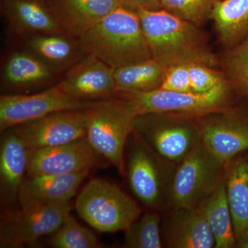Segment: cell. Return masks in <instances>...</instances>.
I'll use <instances>...</instances> for the list:
<instances>
[{
	"label": "cell",
	"mask_w": 248,
	"mask_h": 248,
	"mask_svg": "<svg viewBox=\"0 0 248 248\" xmlns=\"http://www.w3.org/2000/svg\"><path fill=\"white\" fill-rule=\"evenodd\" d=\"M136 12L152 58L166 68L192 63L215 64V57L196 24L164 9H139Z\"/></svg>",
	"instance_id": "1"
},
{
	"label": "cell",
	"mask_w": 248,
	"mask_h": 248,
	"mask_svg": "<svg viewBox=\"0 0 248 248\" xmlns=\"http://www.w3.org/2000/svg\"><path fill=\"white\" fill-rule=\"evenodd\" d=\"M86 54L113 69L152 58L138 13L123 6L108 14L79 37Z\"/></svg>",
	"instance_id": "2"
},
{
	"label": "cell",
	"mask_w": 248,
	"mask_h": 248,
	"mask_svg": "<svg viewBox=\"0 0 248 248\" xmlns=\"http://www.w3.org/2000/svg\"><path fill=\"white\" fill-rule=\"evenodd\" d=\"M116 97L128 103L135 117L166 113L193 119L232 109L231 85L227 81L204 93L173 92L158 89L148 92L121 93Z\"/></svg>",
	"instance_id": "3"
},
{
	"label": "cell",
	"mask_w": 248,
	"mask_h": 248,
	"mask_svg": "<svg viewBox=\"0 0 248 248\" xmlns=\"http://www.w3.org/2000/svg\"><path fill=\"white\" fill-rule=\"evenodd\" d=\"M128 103L116 97L98 101L86 109V138L94 151L121 174L125 171L124 152L133 133L135 119Z\"/></svg>",
	"instance_id": "4"
},
{
	"label": "cell",
	"mask_w": 248,
	"mask_h": 248,
	"mask_svg": "<svg viewBox=\"0 0 248 248\" xmlns=\"http://www.w3.org/2000/svg\"><path fill=\"white\" fill-rule=\"evenodd\" d=\"M75 208L86 223L103 233L125 231L141 213L138 203L119 186L100 179L86 184Z\"/></svg>",
	"instance_id": "5"
},
{
	"label": "cell",
	"mask_w": 248,
	"mask_h": 248,
	"mask_svg": "<svg viewBox=\"0 0 248 248\" xmlns=\"http://www.w3.org/2000/svg\"><path fill=\"white\" fill-rule=\"evenodd\" d=\"M176 166L161 157L138 135L128 153L125 167L134 195L152 210L169 206Z\"/></svg>",
	"instance_id": "6"
},
{
	"label": "cell",
	"mask_w": 248,
	"mask_h": 248,
	"mask_svg": "<svg viewBox=\"0 0 248 248\" xmlns=\"http://www.w3.org/2000/svg\"><path fill=\"white\" fill-rule=\"evenodd\" d=\"M226 166L202 143L176 166L170 206H200L224 181Z\"/></svg>",
	"instance_id": "7"
},
{
	"label": "cell",
	"mask_w": 248,
	"mask_h": 248,
	"mask_svg": "<svg viewBox=\"0 0 248 248\" xmlns=\"http://www.w3.org/2000/svg\"><path fill=\"white\" fill-rule=\"evenodd\" d=\"M190 119L166 113L139 115L133 133L161 157L177 164L202 143L200 124Z\"/></svg>",
	"instance_id": "8"
},
{
	"label": "cell",
	"mask_w": 248,
	"mask_h": 248,
	"mask_svg": "<svg viewBox=\"0 0 248 248\" xmlns=\"http://www.w3.org/2000/svg\"><path fill=\"white\" fill-rule=\"evenodd\" d=\"M71 203L40 205L8 210L0 224V247L20 248L52 235L71 213Z\"/></svg>",
	"instance_id": "9"
},
{
	"label": "cell",
	"mask_w": 248,
	"mask_h": 248,
	"mask_svg": "<svg viewBox=\"0 0 248 248\" xmlns=\"http://www.w3.org/2000/svg\"><path fill=\"white\" fill-rule=\"evenodd\" d=\"M79 100L58 84L34 94H7L0 97L1 132L62 111L84 110L97 103Z\"/></svg>",
	"instance_id": "10"
},
{
	"label": "cell",
	"mask_w": 248,
	"mask_h": 248,
	"mask_svg": "<svg viewBox=\"0 0 248 248\" xmlns=\"http://www.w3.org/2000/svg\"><path fill=\"white\" fill-rule=\"evenodd\" d=\"M200 122L202 144L224 164L248 151V113L232 108Z\"/></svg>",
	"instance_id": "11"
},
{
	"label": "cell",
	"mask_w": 248,
	"mask_h": 248,
	"mask_svg": "<svg viewBox=\"0 0 248 248\" xmlns=\"http://www.w3.org/2000/svg\"><path fill=\"white\" fill-rule=\"evenodd\" d=\"M12 128L28 149L60 146L86 137V109L55 112Z\"/></svg>",
	"instance_id": "12"
},
{
	"label": "cell",
	"mask_w": 248,
	"mask_h": 248,
	"mask_svg": "<svg viewBox=\"0 0 248 248\" xmlns=\"http://www.w3.org/2000/svg\"><path fill=\"white\" fill-rule=\"evenodd\" d=\"M114 73L100 59L86 54L67 69L58 83L67 94L79 100H107L117 95Z\"/></svg>",
	"instance_id": "13"
},
{
	"label": "cell",
	"mask_w": 248,
	"mask_h": 248,
	"mask_svg": "<svg viewBox=\"0 0 248 248\" xmlns=\"http://www.w3.org/2000/svg\"><path fill=\"white\" fill-rule=\"evenodd\" d=\"M98 155L86 138L60 146L29 149L27 176L68 174L91 170Z\"/></svg>",
	"instance_id": "14"
},
{
	"label": "cell",
	"mask_w": 248,
	"mask_h": 248,
	"mask_svg": "<svg viewBox=\"0 0 248 248\" xmlns=\"http://www.w3.org/2000/svg\"><path fill=\"white\" fill-rule=\"evenodd\" d=\"M89 172L27 176L19 190L18 202L20 207L69 203Z\"/></svg>",
	"instance_id": "15"
},
{
	"label": "cell",
	"mask_w": 248,
	"mask_h": 248,
	"mask_svg": "<svg viewBox=\"0 0 248 248\" xmlns=\"http://www.w3.org/2000/svg\"><path fill=\"white\" fill-rule=\"evenodd\" d=\"M63 33L79 38L112 11L121 0H46Z\"/></svg>",
	"instance_id": "16"
},
{
	"label": "cell",
	"mask_w": 248,
	"mask_h": 248,
	"mask_svg": "<svg viewBox=\"0 0 248 248\" xmlns=\"http://www.w3.org/2000/svg\"><path fill=\"white\" fill-rule=\"evenodd\" d=\"M1 10L13 33L19 38L63 33L46 0H1Z\"/></svg>",
	"instance_id": "17"
},
{
	"label": "cell",
	"mask_w": 248,
	"mask_h": 248,
	"mask_svg": "<svg viewBox=\"0 0 248 248\" xmlns=\"http://www.w3.org/2000/svg\"><path fill=\"white\" fill-rule=\"evenodd\" d=\"M29 149L13 128L3 131L0 146V196L4 206L18 202L27 175Z\"/></svg>",
	"instance_id": "18"
},
{
	"label": "cell",
	"mask_w": 248,
	"mask_h": 248,
	"mask_svg": "<svg viewBox=\"0 0 248 248\" xmlns=\"http://www.w3.org/2000/svg\"><path fill=\"white\" fill-rule=\"evenodd\" d=\"M1 66V81L13 89H33L48 84L60 70L26 48L8 54Z\"/></svg>",
	"instance_id": "19"
},
{
	"label": "cell",
	"mask_w": 248,
	"mask_h": 248,
	"mask_svg": "<svg viewBox=\"0 0 248 248\" xmlns=\"http://www.w3.org/2000/svg\"><path fill=\"white\" fill-rule=\"evenodd\" d=\"M166 242L173 248H215L202 207L173 208L166 224Z\"/></svg>",
	"instance_id": "20"
},
{
	"label": "cell",
	"mask_w": 248,
	"mask_h": 248,
	"mask_svg": "<svg viewBox=\"0 0 248 248\" xmlns=\"http://www.w3.org/2000/svg\"><path fill=\"white\" fill-rule=\"evenodd\" d=\"M22 40L26 48L60 71L68 69L86 55L79 38L64 33L38 34Z\"/></svg>",
	"instance_id": "21"
},
{
	"label": "cell",
	"mask_w": 248,
	"mask_h": 248,
	"mask_svg": "<svg viewBox=\"0 0 248 248\" xmlns=\"http://www.w3.org/2000/svg\"><path fill=\"white\" fill-rule=\"evenodd\" d=\"M225 184L237 239L248 228V151L226 164Z\"/></svg>",
	"instance_id": "22"
},
{
	"label": "cell",
	"mask_w": 248,
	"mask_h": 248,
	"mask_svg": "<svg viewBox=\"0 0 248 248\" xmlns=\"http://www.w3.org/2000/svg\"><path fill=\"white\" fill-rule=\"evenodd\" d=\"M200 206L215 239V248L235 247L236 238L227 197L225 179Z\"/></svg>",
	"instance_id": "23"
},
{
	"label": "cell",
	"mask_w": 248,
	"mask_h": 248,
	"mask_svg": "<svg viewBox=\"0 0 248 248\" xmlns=\"http://www.w3.org/2000/svg\"><path fill=\"white\" fill-rule=\"evenodd\" d=\"M211 17L222 42L232 48L248 34V0H219Z\"/></svg>",
	"instance_id": "24"
},
{
	"label": "cell",
	"mask_w": 248,
	"mask_h": 248,
	"mask_svg": "<svg viewBox=\"0 0 248 248\" xmlns=\"http://www.w3.org/2000/svg\"><path fill=\"white\" fill-rule=\"evenodd\" d=\"M166 69V67L153 58L115 69L117 94L159 89Z\"/></svg>",
	"instance_id": "25"
},
{
	"label": "cell",
	"mask_w": 248,
	"mask_h": 248,
	"mask_svg": "<svg viewBox=\"0 0 248 248\" xmlns=\"http://www.w3.org/2000/svg\"><path fill=\"white\" fill-rule=\"evenodd\" d=\"M161 217L154 211L139 217L125 231L124 246L128 248H161Z\"/></svg>",
	"instance_id": "26"
},
{
	"label": "cell",
	"mask_w": 248,
	"mask_h": 248,
	"mask_svg": "<svg viewBox=\"0 0 248 248\" xmlns=\"http://www.w3.org/2000/svg\"><path fill=\"white\" fill-rule=\"evenodd\" d=\"M48 245L53 248H98L102 246L95 234L80 224L71 214L51 235Z\"/></svg>",
	"instance_id": "27"
},
{
	"label": "cell",
	"mask_w": 248,
	"mask_h": 248,
	"mask_svg": "<svg viewBox=\"0 0 248 248\" xmlns=\"http://www.w3.org/2000/svg\"><path fill=\"white\" fill-rule=\"evenodd\" d=\"M225 65L231 86L248 100V34L231 48Z\"/></svg>",
	"instance_id": "28"
},
{
	"label": "cell",
	"mask_w": 248,
	"mask_h": 248,
	"mask_svg": "<svg viewBox=\"0 0 248 248\" xmlns=\"http://www.w3.org/2000/svg\"><path fill=\"white\" fill-rule=\"evenodd\" d=\"M219 0H161V9L166 10L184 20L195 24L211 17Z\"/></svg>",
	"instance_id": "29"
},
{
	"label": "cell",
	"mask_w": 248,
	"mask_h": 248,
	"mask_svg": "<svg viewBox=\"0 0 248 248\" xmlns=\"http://www.w3.org/2000/svg\"><path fill=\"white\" fill-rule=\"evenodd\" d=\"M191 89L196 93H204L227 81L218 73L207 65L192 63L188 65Z\"/></svg>",
	"instance_id": "30"
},
{
	"label": "cell",
	"mask_w": 248,
	"mask_h": 248,
	"mask_svg": "<svg viewBox=\"0 0 248 248\" xmlns=\"http://www.w3.org/2000/svg\"><path fill=\"white\" fill-rule=\"evenodd\" d=\"M159 89L179 93L192 91L189 76L188 65H174L166 68Z\"/></svg>",
	"instance_id": "31"
},
{
	"label": "cell",
	"mask_w": 248,
	"mask_h": 248,
	"mask_svg": "<svg viewBox=\"0 0 248 248\" xmlns=\"http://www.w3.org/2000/svg\"><path fill=\"white\" fill-rule=\"evenodd\" d=\"M121 2L124 7L135 12L139 9H161V0H121Z\"/></svg>",
	"instance_id": "32"
},
{
	"label": "cell",
	"mask_w": 248,
	"mask_h": 248,
	"mask_svg": "<svg viewBox=\"0 0 248 248\" xmlns=\"http://www.w3.org/2000/svg\"><path fill=\"white\" fill-rule=\"evenodd\" d=\"M235 247L240 248H248V228L244 234L236 239Z\"/></svg>",
	"instance_id": "33"
}]
</instances>
